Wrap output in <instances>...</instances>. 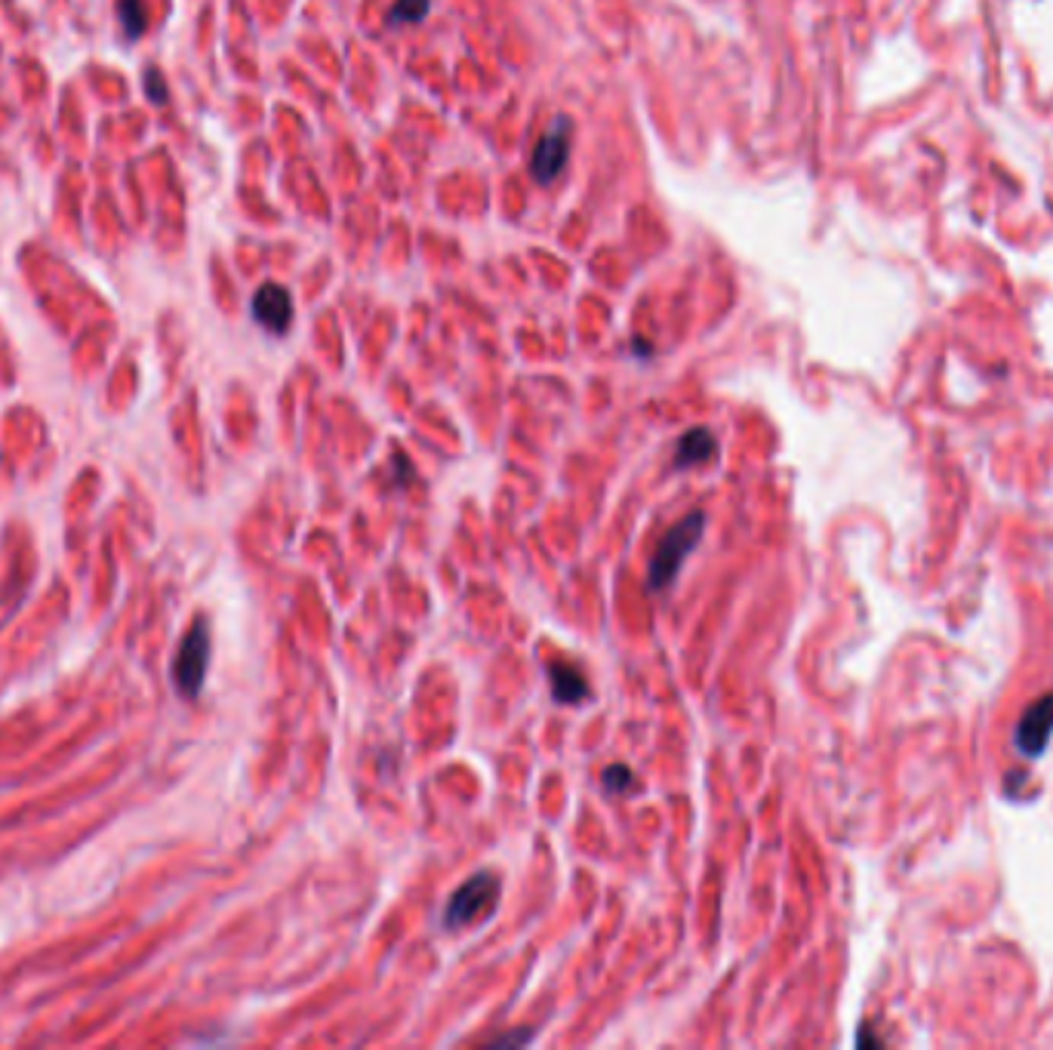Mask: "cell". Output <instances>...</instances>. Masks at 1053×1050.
<instances>
[{"label":"cell","instance_id":"1","mask_svg":"<svg viewBox=\"0 0 1053 1050\" xmlns=\"http://www.w3.org/2000/svg\"><path fill=\"white\" fill-rule=\"evenodd\" d=\"M703 527H706V515L693 512V515L684 517L681 524H674L672 530L666 534V539H662L657 551H654V561H650V573H647L650 588H666L672 583L674 573L684 564V558H687L693 546L699 542Z\"/></svg>","mask_w":1053,"mask_h":1050},{"label":"cell","instance_id":"2","mask_svg":"<svg viewBox=\"0 0 1053 1050\" xmlns=\"http://www.w3.org/2000/svg\"><path fill=\"white\" fill-rule=\"evenodd\" d=\"M207 666H210V625L207 620H194L191 622L189 635L182 637L179 644V654L173 659V684L182 696L194 700L201 688H204V678H207Z\"/></svg>","mask_w":1053,"mask_h":1050},{"label":"cell","instance_id":"3","mask_svg":"<svg viewBox=\"0 0 1053 1050\" xmlns=\"http://www.w3.org/2000/svg\"><path fill=\"white\" fill-rule=\"evenodd\" d=\"M496 896H500V881L493 879L490 872L468 879L456 894L450 896L444 924L447 928H466L468 921H475L478 915H483L496 903Z\"/></svg>","mask_w":1053,"mask_h":1050},{"label":"cell","instance_id":"4","mask_svg":"<svg viewBox=\"0 0 1053 1050\" xmlns=\"http://www.w3.org/2000/svg\"><path fill=\"white\" fill-rule=\"evenodd\" d=\"M571 139H573V127L567 118H558V121L546 130V136L536 142L534 155H530V172H534L536 182H552L558 172L567 167V157H571Z\"/></svg>","mask_w":1053,"mask_h":1050},{"label":"cell","instance_id":"5","mask_svg":"<svg viewBox=\"0 0 1053 1050\" xmlns=\"http://www.w3.org/2000/svg\"><path fill=\"white\" fill-rule=\"evenodd\" d=\"M253 318L268 333L280 336L294 324V299L280 284H262L256 296H253Z\"/></svg>","mask_w":1053,"mask_h":1050},{"label":"cell","instance_id":"6","mask_svg":"<svg viewBox=\"0 0 1053 1050\" xmlns=\"http://www.w3.org/2000/svg\"><path fill=\"white\" fill-rule=\"evenodd\" d=\"M549 681H552V693L558 703H579L588 696V684L583 672L564 663V659H554L549 663Z\"/></svg>","mask_w":1053,"mask_h":1050},{"label":"cell","instance_id":"7","mask_svg":"<svg viewBox=\"0 0 1053 1050\" xmlns=\"http://www.w3.org/2000/svg\"><path fill=\"white\" fill-rule=\"evenodd\" d=\"M1051 727H1053V700H1044V703H1038L1026 718H1022V724H1019V745L1026 749V752H1041V745L1048 742V733H1051Z\"/></svg>","mask_w":1053,"mask_h":1050},{"label":"cell","instance_id":"8","mask_svg":"<svg viewBox=\"0 0 1053 1050\" xmlns=\"http://www.w3.org/2000/svg\"><path fill=\"white\" fill-rule=\"evenodd\" d=\"M715 450H718V444H715L711 431L693 429L678 441V450H674V465H678V468H687V465L706 463V460L715 456Z\"/></svg>","mask_w":1053,"mask_h":1050},{"label":"cell","instance_id":"9","mask_svg":"<svg viewBox=\"0 0 1053 1050\" xmlns=\"http://www.w3.org/2000/svg\"><path fill=\"white\" fill-rule=\"evenodd\" d=\"M118 16H121L123 25V37L127 40H136L142 32H145V3L139 0H118Z\"/></svg>","mask_w":1053,"mask_h":1050},{"label":"cell","instance_id":"10","mask_svg":"<svg viewBox=\"0 0 1053 1050\" xmlns=\"http://www.w3.org/2000/svg\"><path fill=\"white\" fill-rule=\"evenodd\" d=\"M432 0H395L392 13H388V25H419L422 19L429 16Z\"/></svg>","mask_w":1053,"mask_h":1050},{"label":"cell","instance_id":"11","mask_svg":"<svg viewBox=\"0 0 1053 1050\" xmlns=\"http://www.w3.org/2000/svg\"><path fill=\"white\" fill-rule=\"evenodd\" d=\"M605 786L610 792H625L632 786V771L625 764H613L605 771Z\"/></svg>","mask_w":1053,"mask_h":1050},{"label":"cell","instance_id":"12","mask_svg":"<svg viewBox=\"0 0 1053 1050\" xmlns=\"http://www.w3.org/2000/svg\"><path fill=\"white\" fill-rule=\"evenodd\" d=\"M145 93H148V99L157 105L167 99V86H164V81H160V74H157L155 69H148V74H145Z\"/></svg>","mask_w":1053,"mask_h":1050},{"label":"cell","instance_id":"13","mask_svg":"<svg viewBox=\"0 0 1053 1050\" xmlns=\"http://www.w3.org/2000/svg\"><path fill=\"white\" fill-rule=\"evenodd\" d=\"M530 1035L527 1033H518V1035H505V1038H500L496 1045H520V1041H527Z\"/></svg>","mask_w":1053,"mask_h":1050}]
</instances>
